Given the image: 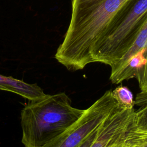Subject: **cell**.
Wrapping results in <instances>:
<instances>
[{"mask_svg": "<svg viewBox=\"0 0 147 147\" xmlns=\"http://www.w3.org/2000/svg\"><path fill=\"white\" fill-rule=\"evenodd\" d=\"M128 0H71L69 26L55 55L69 71L93 63L97 43L118 10Z\"/></svg>", "mask_w": 147, "mask_h": 147, "instance_id": "6da1fadb", "label": "cell"}, {"mask_svg": "<svg viewBox=\"0 0 147 147\" xmlns=\"http://www.w3.org/2000/svg\"><path fill=\"white\" fill-rule=\"evenodd\" d=\"M85 110L75 108L64 92L30 101L21 112V142L25 147H40L76 122Z\"/></svg>", "mask_w": 147, "mask_h": 147, "instance_id": "7a4b0ae2", "label": "cell"}, {"mask_svg": "<svg viewBox=\"0 0 147 147\" xmlns=\"http://www.w3.org/2000/svg\"><path fill=\"white\" fill-rule=\"evenodd\" d=\"M147 13V0H128L116 13L92 54L93 63L110 67L128 51Z\"/></svg>", "mask_w": 147, "mask_h": 147, "instance_id": "3957f363", "label": "cell"}, {"mask_svg": "<svg viewBox=\"0 0 147 147\" xmlns=\"http://www.w3.org/2000/svg\"><path fill=\"white\" fill-rule=\"evenodd\" d=\"M117 106L111 91H106L63 133L40 147H78Z\"/></svg>", "mask_w": 147, "mask_h": 147, "instance_id": "277c9868", "label": "cell"}, {"mask_svg": "<svg viewBox=\"0 0 147 147\" xmlns=\"http://www.w3.org/2000/svg\"><path fill=\"white\" fill-rule=\"evenodd\" d=\"M110 67L112 83L119 84L136 78L141 92H147V13L128 51Z\"/></svg>", "mask_w": 147, "mask_h": 147, "instance_id": "5b68a950", "label": "cell"}, {"mask_svg": "<svg viewBox=\"0 0 147 147\" xmlns=\"http://www.w3.org/2000/svg\"><path fill=\"white\" fill-rule=\"evenodd\" d=\"M134 111V109H122L117 106L99 126L90 147H126V134L132 124Z\"/></svg>", "mask_w": 147, "mask_h": 147, "instance_id": "8992f818", "label": "cell"}, {"mask_svg": "<svg viewBox=\"0 0 147 147\" xmlns=\"http://www.w3.org/2000/svg\"><path fill=\"white\" fill-rule=\"evenodd\" d=\"M0 90L15 93L30 101L41 99L47 95L36 83H27L12 76H6L1 74H0Z\"/></svg>", "mask_w": 147, "mask_h": 147, "instance_id": "52a82bcc", "label": "cell"}, {"mask_svg": "<svg viewBox=\"0 0 147 147\" xmlns=\"http://www.w3.org/2000/svg\"><path fill=\"white\" fill-rule=\"evenodd\" d=\"M134 105L139 109L134 111L131 128L137 130H147V92L137 95Z\"/></svg>", "mask_w": 147, "mask_h": 147, "instance_id": "ba28073f", "label": "cell"}, {"mask_svg": "<svg viewBox=\"0 0 147 147\" xmlns=\"http://www.w3.org/2000/svg\"><path fill=\"white\" fill-rule=\"evenodd\" d=\"M117 106L122 109H134V100L131 91L126 86H119L111 91Z\"/></svg>", "mask_w": 147, "mask_h": 147, "instance_id": "9c48e42d", "label": "cell"}, {"mask_svg": "<svg viewBox=\"0 0 147 147\" xmlns=\"http://www.w3.org/2000/svg\"><path fill=\"white\" fill-rule=\"evenodd\" d=\"M131 126L126 134L125 144L128 147H147V130H137Z\"/></svg>", "mask_w": 147, "mask_h": 147, "instance_id": "30bf717a", "label": "cell"}, {"mask_svg": "<svg viewBox=\"0 0 147 147\" xmlns=\"http://www.w3.org/2000/svg\"><path fill=\"white\" fill-rule=\"evenodd\" d=\"M98 127L93 131L78 147H90L96 138Z\"/></svg>", "mask_w": 147, "mask_h": 147, "instance_id": "8fae6325", "label": "cell"}]
</instances>
